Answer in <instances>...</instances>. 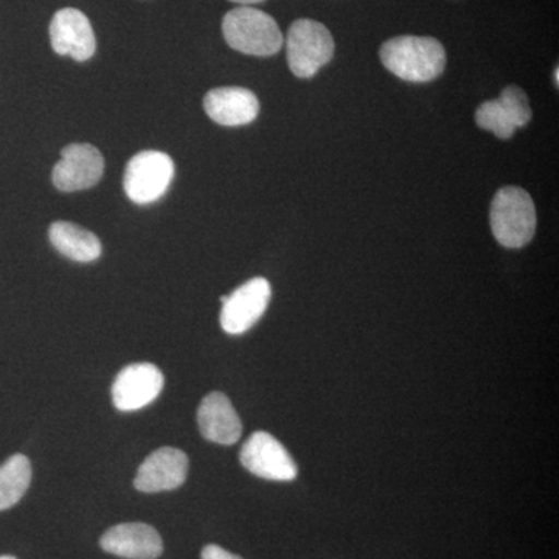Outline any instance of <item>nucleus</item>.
<instances>
[{"mask_svg": "<svg viewBox=\"0 0 559 559\" xmlns=\"http://www.w3.org/2000/svg\"><path fill=\"white\" fill-rule=\"evenodd\" d=\"M384 68L409 83H429L439 79L447 66V51L430 36H396L382 44Z\"/></svg>", "mask_w": 559, "mask_h": 559, "instance_id": "1", "label": "nucleus"}, {"mask_svg": "<svg viewBox=\"0 0 559 559\" xmlns=\"http://www.w3.org/2000/svg\"><path fill=\"white\" fill-rule=\"evenodd\" d=\"M496 240L503 248L521 249L535 237L536 209L532 197L520 187H503L489 210Z\"/></svg>", "mask_w": 559, "mask_h": 559, "instance_id": "2", "label": "nucleus"}, {"mask_svg": "<svg viewBox=\"0 0 559 559\" xmlns=\"http://www.w3.org/2000/svg\"><path fill=\"white\" fill-rule=\"evenodd\" d=\"M223 35L231 49L252 57H272L283 47L274 17L252 7L230 10L223 20Z\"/></svg>", "mask_w": 559, "mask_h": 559, "instance_id": "3", "label": "nucleus"}, {"mask_svg": "<svg viewBox=\"0 0 559 559\" xmlns=\"http://www.w3.org/2000/svg\"><path fill=\"white\" fill-rule=\"evenodd\" d=\"M290 72L297 79H312L334 57V39L329 28L312 20H297L286 36Z\"/></svg>", "mask_w": 559, "mask_h": 559, "instance_id": "4", "label": "nucleus"}, {"mask_svg": "<svg viewBox=\"0 0 559 559\" xmlns=\"http://www.w3.org/2000/svg\"><path fill=\"white\" fill-rule=\"evenodd\" d=\"M175 178V162L162 151H142L135 154L124 171V193L139 205L159 201Z\"/></svg>", "mask_w": 559, "mask_h": 559, "instance_id": "5", "label": "nucleus"}, {"mask_svg": "<svg viewBox=\"0 0 559 559\" xmlns=\"http://www.w3.org/2000/svg\"><path fill=\"white\" fill-rule=\"evenodd\" d=\"M271 300V285L266 278L249 280L230 296L221 297V326L231 336L246 333L266 311Z\"/></svg>", "mask_w": 559, "mask_h": 559, "instance_id": "6", "label": "nucleus"}, {"mask_svg": "<svg viewBox=\"0 0 559 559\" xmlns=\"http://www.w3.org/2000/svg\"><path fill=\"white\" fill-rule=\"evenodd\" d=\"M241 465L261 479L289 481L297 477V466L286 448L271 433H252L242 444Z\"/></svg>", "mask_w": 559, "mask_h": 559, "instance_id": "7", "label": "nucleus"}, {"mask_svg": "<svg viewBox=\"0 0 559 559\" xmlns=\"http://www.w3.org/2000/svg\"><path fill=\"white\" fill-rule=\"evenodd\" d=\"M105 171L100 151L87 143H73L61 151V160L55 165L51 180L58 190L72 193L97 186Z\"/></svg>", "mask_w": 559, "mask_h": 559, "instance_id": "8", "label": "nucleus"}, {"mask_svg": "<svg viewBox=\"0 0 559 559\" xmlns=\"http://www.w3.org/2000/svg\"><path fill=\"white\" fill-rule=\"evenodd\" d=\"M164 373L151 362L131 364L117 374L112 403L117 411L135 412L156 401L164 389Z\"/></svg>", "mask_w": 559, "mask_h": 559, "instance_id": "9", "label": "nucleus"}, {"mask_svg": "<svg viewBox=\"0 0 559 559\" xmlns=\"http://www.w3.org/2000/svg\"><path fill=\"white\" fill-rule=\"evenodd\" d=\"M50 43L62 57L87 61L97 50L94 28L86 14L76 9H62L50 22Z\"/></svg>", "mask_w": 559, "mask_h": 559, "instance_id": "10", "label": "nucleus"}, {"mask_svg": "<svg viewBox=\"0 0 559 559\" xmlns=\"http://www.w3.org/2000/svg\"><path fill=\"white\" fill-rule=\"evenodd\" d=\"M189 474V457L178 448L164 447L154 451L140 465L134 487L142 492L171 491L182 487Z\"/></svg>", "mask_w": 559, "mask_h": 559, "instance_id": "11", "label": "nucleus"}, {"mask_svg": "<svg viewBox=\"0 0 559 559\" xmlns=\"http://www.w3.org/2000/svg\"><path fill=\"white\" fill-rule=\"evenodd\" d=\"M100 546L124 559H157L164 551L159 532L143 522L114 525L102 536Z\"/></svg>", "mask_w": 559, "mask_h": 559, "instance_id": "12", "label": "nucleus"}, {"mask_svg": "<svg viewBox=\"0 0 559 559\" xmlns=\"http://www.w3.org/2000/svg\"><path fill=\"white\" fill-rule=\"evenodd\" d=\"M204 109L215 123L242 127L259 117L260 103L257 95L245 87H218L205 95Z\"/></svg>", "mask_w": 559, "mask_h": 559, "instance_id": "13", "label": "nucleus"}, {"mask_svg": "<svg viewBox=\"0 0 559 559\" xmlns=\"http://www.w3.org/2000/svg\"><path fill=\"white\" fill-rule=\"evenodd\" d=\"M198 425L205 440L224 447L237 443L242 433L241 419L237 411L231 406L230 400L221 392L209 393L202 400L198 411Z\"/></svg>", "mask_w": 559, "mask_h": 559, "instance_id": "14", "label": "nucleus"}, {"mask_svg": "<svg viewBox=\"0 0 559 559\" xmlns=\"http://www.w3.org/2000/svg\"><path fill=\"white\" fill-rule=\"evenodd\" d=\"M49 238L53 248L79 263H91L100 259L102 242L92 231L66 221H58L50 226Z\"/></svg>", "mask_w": 559, "mask_h": 559, "instance_id": "15", "label": "nucleus"}, {"mask_svg": "<svg viewBox=\"0 0 559 559\" xmlns=\"http://www.w3.org/2000/svg\"><path fill=\"white\" fill-rule=\"evenodd\" d=\"M32 481L31 460L16 454L0 466V511L16 506Z\"/></svg>", "mask_w": 559, "mask_h": 559, "instance_id": "16", "label": "nucleus"}, {"mask_svg": "<svg viewBox=\"0 0 559 559\" xmlns=\"http://www.w3.org/2000/svg\"><path fill=\"white\" fill-rule=\"evenodd\" d=\"M477 127L491 131L499 139H510L518 130L509 110L499 100L485 102L476 112Z\"/></svg>", "mask_w": 559, "mask_h": 559, "instance_id": "17", "label": "nucleus"}, {"mask_svg": "<svg viewBox=\"0 0 559 559\" xmlns=\"http://www.w3.org/2000/svg\"><path fill=\"white\" fill-rule=\"evenodd\" d=\"M498 100L502 103L503 108L509 110L516 128L527 127L532 120V109H530L527 94L521 87H506Z\"/></svg>", "mask_w": 559, "mask_h": 559, "instance_id": "18", "label": "nucleus"}, {"mask_svg": "<svg viewBox=\"0 0 559 559\" xmlns=\"http://www.w3.org/2000/svg\"><path fill=\"white\" fill-rule=\"evenodd\" d=\"M201 559H242L238 555L230 554V551L224 550L223 547L215 546V544H209L202 549Z\"/></svg>", "mask_w": 559, "mask_h": 559, "instance_id": "19", "label": "nucleus"}, {"mask_svg": "<svg viewBox=\"0 0 559 559\" xmlns=\"http://www.w3.org/2000/svg\"><path fill=\"white\" fill-rule=\"evenodd\" d=\"M230 2L240 3L241 7L255 5V3L264 2V0H230Z\"/></svg>", "mask_w": 559, "mask_h": 559, "instance_id": "20", "label": "nucleus"}, {"mask_svg": "<svg viewBox=\"0 0 559 559\" xmlns=\"http://www.w3.org/2000/svg\"><path fill=\"white\" fill-rule=\"evenodd\" d=\"M558 69H555V84H557L558 86V80H559V75H558Z\"/></svg>", "mask_w": 559, "mask_h": 559, "instance_id": "21", "label": "nucleus"}, {"mask_svg": "<svg viewBox=\"0 0 559 559\" xmlns=\"http://www.w3.org/2000/svg\"><path fill=\"white\" fill-rule=\"evenodd\" d=\"M0 559H17V558L11 557V555H3V557H0Z\"/></svg>", "mask_w": 559, "mask_h": 559, "instance_id": "22", "label": "nucleus"}]
</instances>
